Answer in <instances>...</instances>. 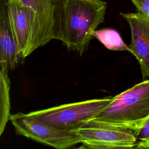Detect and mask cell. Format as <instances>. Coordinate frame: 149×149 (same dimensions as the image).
I'll list each match as a JSON object with an SVG mask.
<instances>
[{
	"label": "cell",
	"instance_id": "6",
	"mask_svg": "<svg viewBox=\"0 0 149 149\" xmlns=\"http://www.w3.org/2000/svg\"><path fill=\"white\" fill-rule=\"evenodd\" d=\"M83 147L92 149L134 148L135 132L91 119L75 130Z\"/></svg>",
	"mask_w": 149,
	"mask_h": 149
},
{
	"label": "cell",
	"instance_id": "4",
	"mask_svg": "<svg viewBox=\"0 0 149 149\" xmlns=\"http://www.w3.org/2000/svg\"><path fill=\"white\" fill-rule=\"evenodd\" d=\"M9 120L18 135L45 145L65 149L80 143V136L75 130L55 128L41 122L30 113L20 112L10 114Z\"/></svg>",
	"mask_w": 149,
	"mask_h": 149
},
{
	"label": "cell",
	"instance_id": "9",
	"mask_svg": "<svg viewBox=\"0 0 149 149\" xmlns=\"http://www.w3.org/2000/svg\"><path fill=\"white\" fill-rule=\"evenodd\" d=\"M17 46L11 27L8 0H0V66L13 70L19 62Z\"/></svg>",
	"mask_w": 149,
	"mask_h": 149
},
{
	"label": "cell",
	"instance_id": "8",
	"mask_svg": "<svg viewBox=\"0 0 149 149\" xmlns=\"http://www.w3.org/2000/svg\"><path fill=\"white\" fill-rule=\"evenodd\" d=\"M9 16L11 27L17 46L20 59H24L30 54L31 34L35 13L20 0H8Z\"/></svg>",
	"mask_w": 149,
	"mask_h": 149
},
{
	"label": "cell",
	"instance_id": "7",
	"mask_svg": "<svg viewBox=\"0 0 149 149\" xmlns=\"http://www.w3.org/2000/svg\"><path fill=\"white\" fill-rule=\"evenodd\" d=\"M131 31L129 52L138 61L143 80L149 79V16L139 12L120 13Z\"/></svg>",
	"mask_w": 149,
	"mask_h": 149
},
{
	"label": "cell",
	"instance_id": "13",
	"mask_svg": "<svg viewBox=\"0 0 149 149\" xmlns=\"http://www.w3.org/2000/svg\"><path fill=\"white\" fill-rule=\"evenodd\" d=\"M137 12L149 16V0H131Z\"/></svg>",
	"mask_w": 149,
	"mask_h": 149
},
{
	"label": "cell",
	"instance_id": "1",
	"mask_svg": "<svg viewBox=\"0 0 149 149\" xmlns=\"http://www.w3.org/2000/svg\"><path fill=\"white\" fill-rule=\"evenodd\" d=\"M107 3L102 0H67L57 40L69 51L81 55L93 37V33L104 21Z\"/></svg>",
	"mask_w": 149,
	"mask_h": 149
},
{
	"label": "cell",
	"instance_id": "2",
	"mask_svg": "<svg viewBox=\"0 0 149 149\" xmlns=\"http://www.w3.org/2000/svg\"><path fill=\"white\" fill-rule=\"evenodd\" d=\"M149 119V79L112 97L94 119L135 132Z\"/></svg>",
	"mask_w": 149,
	"mask_h": 149
},
{
	"label": "cell",
	"instance_id": "5",
	"mask_svg": "<svg viewBox=\"0 0 149 149\" xmlns=\"http://www.w3.org/2000/svg\"><path fill=\"white\" fill-rule=\"evenodd\" d=\"M35 13L31 34L30 54L57 39L59 26L67 0H20Z\"/></svg>",
	"mask_w": 149,
	"mask_h": 149
},
{
	"label": "cell",
	"instance_id": "11",
	"mask_svg": "<svg viewBox=\"0 0 149 149\" xmlns=\"http://www.w3.org/2000/svg\"><path fill=\"white\" fill-rule=\"evenodd\" d=\"M93 36L108 49L115 51H129L128 46L124 42L119 33L114 29L95 30L93 33Z\"/></svg>",
	"mask_w": 149,
	"mask_h": 149
},
{
	"label": "cell",
	"instance_id": "10",
	"mask_svg": "<svg viewBox=\"0 0 149 149\" xmlns=\"http://www.w3.org/2000/svg\"><path fill=\"white\" fill-rule=\"evenodd\" d=\"M8 68L1 66L0 70V135L3 133L10 118V85Z\"/></svg>",
	"mask_w": 149,
	"mask_h": 149
},
{
	"label": "cell",
	"instance_id": "12",
	"mask_svg": "<svg viewBox=\"0 0 149 149\" xmlns=\"http://www.w3.org/2000/svg\"><path fill=\"white\" fill-rule=\"evenodd\" d=\"M136 143L134 148L149 149V119L135 132Z\"/></svg>",
	"mask_w": 149,
	"mask_h": 149
},
{
	"label": "cell",
	"instance_id": "3",
	"mask_svg": "<svg viewBox=\"0 0 149 149\" xmlns=\"http://www.w3.org/2000/svg\"><path fill=\"white\" fill-rule=\"evenodd\" d=\"M112 97L95 98L30 112L41 122L63 130H75L94 119L111 102Z\"/></svg>",
	"mask_w": 149,
	"mask_h": 149
}]
</instances>
